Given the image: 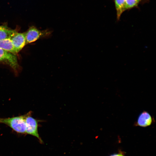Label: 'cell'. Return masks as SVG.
Here are the masks:
<instances>
[{"mask_svg":"<svg viewBox=\"0 0 156 156\" xmlns=\"http://www.w3.org/2000/svg\"><path fill=\"white\" fill-rule=\"evenodd\" d=\"M153 121L154 118L150 114L144 111L139 115L135 124V126L146 127L150 125Z\"/></svg>","mask_w":156,"mask_h":156,"instance_id":"cell-6","label":"cell"},{"mask_svg":"<svg viewBox=\"0 0 156 156\" xmlns=\"http://www.w3.org/2000/svg\"><path fill=\"white\" fill-rule=\"evenodd\" d=\"M17 31L3 26H0V40L11 38Z\"/></svg>","mask_w":156,"mask_h":156,"instance_id":"cell-8","label":"cell"},{"mask_svg":"<svg viewBox=\"0 0 156 156\" xmlns=\"http://www.w3.org/2000/svg\"><path fill=\"white\" fill-rule=\"evenodd\" d=\"M0 48L14 54L17 53L10 38L0 40Z\"/></svg>","mask_w":156,"mask_h":156,"instance_id":"cell-7","label":"cell"},{"mask_svg":"<svg viewBox=\"0 0 156 156\" xmlns=\"http://www.w3.org/2000/svg\"><path fill=\"white\" fill-rule=\"evenodd\" d=\"M52 31L49 29L40 30L34 26L29 27L25 32L26 44L34 42L41 38H48L51 36Z\"/></svg>","mask_w":156,"mask_h":156,"instance_id":"cell-2","label":"cell"},{"mask_svg":"<svg viewBox=\"0 0 156 156\" xmlns=\"http://www.w3.org/2000/svg\"><path fill=\"white\" fill-rule=\"evenodd\" d=\"M116 11L117 20H119L121 15L125 12L124 5L125 0H112Z\"/></svg>","mask_w":156,"mask_h":156,"instance_id":"cell-9","label":"cell"},{"mask_svg":"<svg viewBox=\"0 0 156 156\" xmlns=\"http://www.w3.org/2000/svg\"><path fill=\"white\" fill-rule=\"evenodd\" d=\"M144 1V0H125L124 11L138 8L139 5Z\"/></svg>","mask_w":156,"mask_h":156,"instance_id":"cell-10","label":"cell"},{"mask_svg":"<svg viewBox=\"0 0 156 156\" xmlns=\"http://www.w3.org/2000/svg\"><path fill=\"white\" fill-rule=\"evenodd\" d=\"M23 115L8 118H0V123L5 124L18 133L26 134L25 117Z\"/></svg>","mask_w":156,"mask_h":156,"instance_id":"cell-1","label":"cell"},{"mask_svg":"<svg viewBox=\"0 0 156 156\" xmlns=\"http://www.w3.org/2000/svg\"><path fill=\"white\" fill-rule=\"evenodd\" d=\"M10 39L17 53L26 44L25 32H17Z\"/></svg>","mask_w":156,"mask_h":156,"instance_id":"cell-5","label":"cell"},{"mask_svg":"<svg viewBox=\"0 0 156 156\" xmlns=\"http://www.w3.org/2000/svg\"><path fill=\"white\" fill-rule=\"evenodd\" d=\"M32 113L30 111L26 114V134L36 137L40 143L42 144L43 142L39 135L38 130V123L42 121L33 118L31 116Z\"/></svg>","mask_w":156,"mask_h":156,"instance_id":"cell-3","label":"cell"},{"mask_svg":"<svg viewBox=\"0 0 156 156\" xmlns=\"http://www.w3.org/2000/svg\"><path fill=\"white\" fill-rule=\"evenodd\" d=\"M0 62L10 66L15 71L18 68L17 58L15 54L0 48Z\"/></svg>","mask_w":156,"mask_h":156,"instance_id":"cell-4","label":"cell"},{"mask_svg":"<svg viewBox=\"0 0 156 156\" xmlns=\"http://www.w3.org/2000/svg\"><path fill=\"white\" fill-rule=\"evenodd\" d=\"M110 156H124L121 154H116L112 155Z\"/></svg>","mask_w":156,"mask_h":156,"instance_id":"cell-11","label":"cell"}]
</instances>
